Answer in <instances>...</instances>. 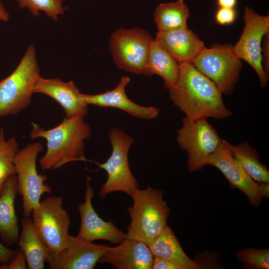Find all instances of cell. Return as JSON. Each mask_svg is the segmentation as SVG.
Masks as SVG:
<instances>
[{
	"instance_id": "1",
	"label": "cell",
	"mask_w": 269,
	"mask_h": 269,
	"mask_svg": "<svg viewBox=\"0 0 269 269\" xmlns=\"http://www.w3.org/2000/svg\"><path fill=\"white\" fill-rule=\"evenodd\" d=\"M179 64L177 82L168 89L174 106L192 121L209 118L223 119L232 116L224 105L223 94L213 81L193 64Z\"/></svg>"
},
{
	"instance_id": "2",
	"label": "cell",
	"mask_w": 269,
	"mask_h": 269,
	"mask_svg": "<svg viewBox=\"0 0 269 269\" xmlns=\"http://www.w3.org/2000/svg\"><path fill=\"white\" fill-rule=\"evenodd\" d=\"M30 133L31 139L44 138L47 150L39 159L42 170L57 169L75 161H86L84 141L91 135V129L82 118H65L55 128L45 130L32 123Z\"/></svg>"
},
{
	"instance_id": "3",
	"label": "cell",
	"mask_w": 269,
	"mask_h": 269,
	"mask_svg": "<svg viewBox=\"0 0 269 269\" xmlns=\"http://www.w3.org/2000/svg\"><path fill=\"white\" fill-rule=\"evenodd\" d=\"M163 192L150 186L134 190L130 195L133 205L127 210L131 218L126 238L148 246L168 226L170 210L163 199Z\"/></svg>"
},
{
	"instance_id": "4",
	"label": "cell",
	"mask_w": 269,
	"mask_h": 269,
	"mask_svg": "<svg viewBox=\"0 0 269 269\" xmlns=\"http://www.w3.org/2000/svg\"><path fill=\"white\" fill-rule=\"evenodd\" d=\"M39 76L35 48L30 44L13 72L0 81V117L15 115L29 106Z\"/></svg>"
},
{
	"instance_id": "5",
	"label": "cell",
	"mask_w": 269,
	"mask_h": 269,
	"mask_svg": "<svg viewBox=\"0 0 269 269\" xmlns=\"http://www.w3.org/2000/svg\"><path fill=\"white\" fill-rule=\"evenodd\" d=\"M109 137L112 147L111 156L103 163L93 162L100 168L105 170L108 174L107 181L101 188L100 197L104 199L114 191H121L131 195L134 190L139 188L128 161V153L134 138L116 127L111 128Z\"/></svg>"
},
{
	"instance_id": "6",
	"label": "cell",
	"mask_w": 269,
	"mask_h": 269,
	"mask_svg": "<svg viewBox=\"0 0 269 269\" xmlns=\"http://www.w3.org/2000/svg\"><path fill=\"white\" fill-rule=\"evenodd\" d=\"M153 40L140 28H120L111 35L109 49L117 67L127 72L148 76L150 46Z\"/></svg>"
},
{
	"instance_id": "7",
	"label": "cell",
	"mask_w": 269,
	"mask_h": 269,
	"mask_svg": "<svg viewBox=\"0 0 269 269\" xmlns=\"http://www.w3.org/2000/svg\"><path fill=\"white\" fill-rule=\"evenodd\" d=\"M193 64L226 95L232 94L243 67L233 46L220 43H215L210 48L205 47Z\"/></svg>"
},
{
	"instance_id": "8",
	"label": "cell",
	"mask_w": 269,
	"mask_h": 269,
	"mask_svg": "<svg viewBox=\"0 0 269 269\" xmlns=\"http://www.w3.org/2000/svg\"><path fill=\"white\" fill-rule=\"evenodd\" d=\"M31 215L36 233L51 251H59L68 245L70 217L61 197L45 198L33 209Z\"/></svg>"
},
{
	"instance_id": "9",
	"label": "cell",
	"mask_w": 269,
	"mask_h": 269,
	"mask_svg": "<svg viewBox=\"0 0 269 269\" xmlns=\"http://www.w3.org/2000/svg\"><path fill=\"white\" fill-rule=\"evenodd\" d=\"M178 130L176 141L187 154L188 169L190 172L201 170L222 139L216 129L207 120L192 121L186 117Z\"/></svg>"
},
{
	"instance_id": "10",
	"label": "cell",
	"mask_w": 269,
	"mask_h": 269,
	"mask_svg": "<svg viewBox=\"0 0 269 269\" xmlns=\"http://www.w3.org/2000/svg\"><path fill=\"white\" fill-rule=\"evenodd\" d=\"M43 149L40 142L28 144L18 151L14 159L18 192L22 196L23 215L25 218L31 215L43 194L52 192L51 187L44 183L46 176L38 174L36 169V158Z\"/></svg>"
},
{
	"instance_id": "11",
	"label": "cell",
	"mask_w": 269,
	"mask_h": 269,
	"mask_svg": "<svg viewBox=\"0 0 269 269\" xmlns=\"http://www.w3.org/2000/svg\"><path fill=\"white\" fill-rule=\"evenodd\" d=\"M243 19L245 26L240 38L233 50L240 59L248 62L256 72L262 87L267 86L269 78L262 63V42L269 32V15H261L251 8L246 6Z\"/></svg>"
},
{
	"instance_id": "12",
	"label": "cell",
	"mask_w": 269,
	"mask_h": 269,
	"mask_svg": "<svg viewBox=\"0 0 269 269\" xmlns=\"http://www.w3.org/2000/svg\"><path fill=\"white\" fill-rule=\"evenodd\" d=\"M222 139L216 149L208 157L206 165L219 169L230 187L237 188L248 197L250 205L258 207L262 200L260 182L255 181L245 170L241 163L232 155Z\"/></svg>"
},
{
	"instance_id": "13",
	"label": "cell",
	"mask_w": 269,
	"mask_h": 269,
	"mask_svg": "<svg viewBox=\"0 0 269 269\" xmlns=\"http://www.w3.org/2000/svg\"><path fill=\"white\" fill-rule=\"evenodd\" d=\"M106 247L94 244L78 235H70L68 245L59 251H50L46 263L51 269H92Z\"/></svg>"
},
{
	"instance_id": "14",
	"label": "cell",
	"mask_w": 269,
	"mask_h": 269,
	"mask_svg": "<svg viewBox=\"0 0 269 269\" xmlns=\"http://www.w3.org/2000/svg\"><path fill=\"white\" fill-rule=\"evenodd\" d=\"M94 191L87 178L85 202L78 205L81 218L78 236L91 242L103 240L113 244H120L126 238V235L111 221L106 222L95 211L92 199Z\"/></svg>"
},
{
	"instance_id": "15",
	"label": "cell",
	"mask_w": 269,
	"mask_h": 269,
	"mask_svg": "<svg viewBox=\"0 0 269 269\" xmlns=\"http://www.w3.org/2000/svg\"><path fill=\"white\" fill-rule=\"evenodd\" d=\"M130 81L129 77L124 76L114 89L96 95L81 93V100L87 106L93 105L100 107L117 108L141 119L150 120L157 118L159 113L158 108L139 105L128 97L125 90Z\"/></svg>"
},
{
	"instance_id": "16",
	"label": "cell",
	"mask_w": 269,
	"mask_h": 269,
	"mask_svg": "<svg viewBox=\"0 0 269 269\" xmlns=\"http://www.w3.org/2000/svg\"><path fill=\"white\" fill-rule=\"evenodd\" d=\"M33 92L45 94L56 101L63 108L67 118H83L88 114V106L82 101L81 93L73 81L66 82L59 78L39 76Z\"/></svg>"
},
{
	"instance_id": "17",
	"label": "cell",
	"mask_w": 269,
	"mask_h": 269,
	"mask_svg": "<svg viewBox=\"0 0 269 269\" xmlns=\"http://www.w3.org/2000/svg\"><path fill=\"white\" fill-rule=\"evenodd\" d=\"M153 256L146 244L126 238L119 246H107L98 263L117 269H151Z\"/></svg>"
},
{
	"instance_id": "18",
	"label": "cell",
	"mask_w": 269,
	"mask_h": 269,
	"mask_svg": "<svg viewBox=\"0 0 269 269\" xmlns=\"http://www.w3.org/2000/svg\"><path fill=\"white\" fill-rule=\"evenodd\" d=\"M179 64H193L205 47L203 42L188 27L168 31H157L154 39Z\"/></svg>"
},
{
	"instance_id": "19",
	"label": "cell",
	"mask_w": 269,
	"mask_h": 269,
	"mask_svg": "<svg viewBox=\"0 0 269 269\" xmlns=\"http://www.w3.org/2000/svg\"><path fill=\"white\" fill-rule=\"evenodd\" d=\"M18 192L16 174L9 176L0 193V238L10 246L17 242L19 235L14 201Z\"/></svg>"
},
{
	"instance_id": "20",
	"label": "cell",
	"mask_w": 269,
	"mask_h": 269,
	"mask_svg": "<svg viewBox=\"0 0 269 269\" xmlns=\"http://www.w3.org/2000/svg\"><path fill=\"white\" fill-rule=\"evenodd\" d=\"M21 231L17 241L26 257L29 269H43L50 250L43 243L34 227L32 218L21 220Z\"/></svg>"
},
{
	"instance_id": "21",
	"label": "cell",
	"mask_w": 269,
	"mask_h": 269,
	"mask_svg": "<svg viewBox=\"0 0 269 269\" xmlns=\"http://www.w3.org/2000/svg\"><path fill=\"white\" fill-rule=\"evenodd\" d=\"M153 256L169 260L179 269H198L197 265L182 250L172 229L167 226L148 246Z\"/></svg>"
},
{
	"instance_id": "22",
	"label": "cell",
	"mask_w": 269,
	"mask_h": 269,
	"mask_svg": "<svg viewBox=\"0 0 269 269\" xmlns=\"http://www.w3.org/2000/svg\"><path fill=\"white\" fill-rule=\"evenodd\" d=\"M179 64L153 39L150 44L147 63L148 76L154 74L164 80L163 87L169 89L176 84L179 75Z\"/></svg>"
},
{
	"instance_id": "23",
	"label": "cell",
	"mask_w": 269,
	"mask_h": 269,
	"mask_svg": "<svg viewBox=\"0 0 269 269\" xmlns=\"http://www.w3.org/2000/svg\"><path fill=\"white\" fill-rule=\"evenodd\" d=\"M222 140L232 155L255 181L269 183V170L267 166L261 162L258 151L249 142L233 145L227 140Z\"/></svg>"
},
{
	"instance_id": "24",
	"label": "cell",
	"mask_w": 269,
	"mask_h": 269,
	"mask_svg": "<svg viewBox=\"0 0 269 269\" xmlns=\"http://www.w3.org/2000/svg\"><path fill=\"white\" fill-rule=\"evenodd\" d=\"M189 9L183 0L160 3L154 12L158 31H168L187 27Z\"/></svg>"
},
{
	"instance_id": "25",
	"label": "cell",
	"mask_w": 269,
	"mask_h": 269,
	"mask_svg": "<svg viewBox=\"0 0 269 269\" xmlns=\"http://www.w3.org/2000/svg\"><path fill=\"white\" fill-rule=\"evenodd\" d=\"M19 144L14 137L5 139L2 128L0 129V193L6 179L16 174L14 159L18 152Z\"/></svg>"
},
{
	"instance_id": "26",
	"label": "cell",
	"mask_w": 269,
	"mask_h": 269,
	"mask_svg": "<svg viewBox=\"0 0 269 269\" xmlns=\"http://www.w3.org/2000/svg\"><path fill=\"white\" fill-rule=\"evenodd\" d=\"M19 7L26 8L33 16L38 17L40 11H43L49 18L54 21L64 14L65 7L63 6L64 0H16Z\"/></svg>"
},
{
	"instance_id": "27",
	"label": "cell",
	"mask_w": 269,
	"mask_h": 269,
	"mask_svg": "<svg viewBox=\"0 0 269 269\" xmlns=\"http://www.w3.org/2000/svg\"><path fill=\"white\" fill-rule=\"evenodd\" d=\"M236 257L246 269H269V249L243 248L236 252Z\"/></svg>"
},
{
	"instance_id": "28",
	"label": "cell",
	"mask_w": 269,
	"mask_h": 269,
	"mask_svg": "<svg viewBox=\"0 0 269 269\" xmlns=\"http://www.w3.org/2000/svg\"><path fill=\"white\" fill-rule=\"evenodd\" d=\"M237 14L234 8L219 7L216 12L215 19L221 25L230 24L235 21Z\"/></svg>"
},
{
	"instance_id": "29",
	"label": "cell",
	"mask_w": 269,
	"mask_h": 269,
	"mask_svg": "<svg viewBox=\"0 0 269 269\" xmlns=\"http://www.w3.org/2000/svg\"><path fill=\"white\" fill-rule=\"evenodd\" d=\"M27 262L23 252L19 249L14 258L7 264L2 265V269H26Z\"/></svg>"
},
{
	"instance_id": "30",
	"label": "cell",
	"mask_w": 269,
	"mask_h": 269,
	"mask_svg": "<svg viewBox=\"0 0 269 269\" xmlns=\"http://www.w3.org/2000/svg\"><path fill=\"white\" fill-rule=\"evenodd\" d=\"M263 47H262V63L266 75L269 78V32L263 38Z\"/></svg>"
},
{
	"instance_id": "31",
	"label": "cell",
	"mask_w": 269,
	"mask_h": 269,
	"mask_svg": "<svg viewBox=\"0 0 269 269\" xmlns=\"http://www.w3.org/2000/svg\"><path fill=\"white\" fill-rule=\"evenodd\" d=\"M151 269H179L172 261L161 257L154 256Z\"/></svg>"
},
{
	"instance_id": "32",
	"label": "cell",
	"mask_w": 269,
	"mask_h": 269,
	"mask_svg": "<svg viewBox=\"0 0 269 269\" xmlns=\"http://www.w3.org/2000/svg\"><path fill=\"white\" fill-rule=\"evenodd\" d=\"M18 250H12L0 242V262L2 265L8 264L16 254Z\"/></svg>"
},
{
	"instance_id": "33",
	"label": "cell",
	"mask_w": 269,
	"mask_h": 269,
	"mask_svg": "<svg viewBox=\"0 0 269 269\" xmlns=\"http://www.w3.org/2000/svg\"><path fill=\"white\" fill-rule=\"evenodd\" d=\"M237 2V0H217L219 7L234 8Z\"/></svg>"
},
{
	"instance_id": "34",
	"label": "cell",
	"mask_w": 269,
	"mask_h": 269,
	"mask_svg": "<svg viewBox=\"0 0 269 269\" xmlns=\"http://www.w3.org/2000/svg\"><path fill=\"white\" fill-rule=\"evenodd\" d=\"M10 18L9 13L0 0V20L6 22Z\"/></svg>"
},
{
	"instance_id": "35",
	"label": "cell",
	"mask_w": 269,
	"mask_h": 269,
	"mask_svg": "<svg viewBox=\"0 0 269 269\" xmlns=\"http://www.w3.org/2000/svg\"><path fill=\"white\" fill-rule=\"evenodd\" d=\"M259 190L263 198H269V183L260 182Z\"/></svg>"
},
{
	"instance_id": "36",
	"label": "cell",
	"mask_w": 269,
	"mask_h": 269,
	"mask_svg": "<svg viewBox=\"0 0 269 269\" xmlns=\"http://www.w3.org/2000/svg\"><path fill=\"white\" fill-rule=\"evenodd\" d=\"M1 263L0 262V269H2V265H1Z\"/></svg>"
}]
</instances>
